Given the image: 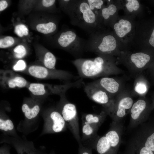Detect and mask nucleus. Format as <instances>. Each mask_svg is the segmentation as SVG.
<instances>
[{"label": "nucleus", "instance_id": "1", "mask_svg": "<svg viewBox=\"0 0 154 154\" xmlns=\"http://www.w3.org/2000/svg\"><path fill=\"white\" fill-rule=\"evenodd\" d=\"M66 12L70 23L90 35L105 29L99 15L90 9L86 0H64Z\"/></svg>", "mask_w": 154, "mask_h": 154}, {"label": "nucleus", "instance_id": "2", "mask_svg": "<svg viewBox=\"0 0 154 154\" xmlns=\"http://www.w3.org/2000/svg\"><path fill=\"white\" fill-rule=\"evenodd\" d=\"M90 58H79L72 60L80 78H95L118 74L123 72L118 67L114 56L99 54Z\"/></svg>", "mask_w": 154, "mask_h": 154}, {"label": "nucleus", "instance_id": "3", "mask_svg": "<svg viewBox=\"0 0 154 154\" xmlns=\"http://www.w3.org/2000/svg\"><path fill=\"white\" fill-rule=\"evenodd\" d=\"M124 49L112 31L105 29L90 35L84 51L113 56Z\"/></svg>", "mask_w": 154, "mask_h": 154}, {"label": "nucleus", "instance_id": "4", "mask_svg": "<svg viewBox=\"0 0 154 154\" xmlns=\"http://www.w3.org/2000/svg\"><path fill=\"white\" fill-rule=\"evenodd\" d=\"M153 54L141 51L132 52L126 49L121 51L117 58L135 77L142 73L154 62V54Z\"/></svg>", "mask_w": 154, "mask_h": 154}, {"label": "nucleus", "instance_id": "5", "mask_svg": "<svg viewBox=\"0 0 154 154\" xmlns=\"http://www.w3.org/2000/svg\"><path fill=\"white\" fill-rule=\"evenodd\" d=\"M123 130L122 122L112 121L109 129L103 136L98 137L93 149L98 154H117L121 142Z\"/></svg>", "mask_w": 154, "mask_h": 154}, {"label": "nucleus", "instance_id": "6", "mask_svg": "<svg viewBox=\"0 0 154 154\" xmlns=\"http://www.w3.org/2000/svg\"><path fill=\"white\" fill-rule=\"evenodd\" d=\"M134 18L126 15L123 17L117 15L110 25L124 49H127L133 37L136 23Z\"/></svg>", "mask_w": 154, "mask_h": 154}, {"label": "nucleus", "instance_id": "7", "mask_svg": "<svg viewBox=\"0 0 154 154\" xmlns=\"http://www.w3.org/2000/svg\"><path fill=\"white\" fill-rule=\"evenodd\" d=\"M57 42L60 46L76 59L81 58L86 41L79 37L73 30L68 28L60 33Z\"/></svg>", "mask_w": 154, "mask_h": 154}, {"label": "nucleus", "instance_id": "8", "mask_svg": "<svg viewBox=\"0 0 154 154\" xmlns=\"http://www.w3.org/2000/svg\"><path fill=\"white\" fill-rule=\"evenodd\" d=\"M153 109L151 103L145 97H140L133 103L130 109L128 128H134L147 121Z\"/></svg>", "mask_w": 154, "mask_h": 154}, {"label": "nucleus", "instance_id": "9", "mask_svg": "<svg viewBox=\"0 0 154 154\" xmlns=\"http://www.w3.org/2000/svg\"><path fill=\"white\" fill-rule=\"evenodd\" d=\"M133 103L132 94L124 89L115 97L113 110L109 115L113 121L121 122L129 113Z\"/></svg>", "mask_w": 154, "mask_h": 154}, {"label": "nucleus", "instance_id": "10", "mask_svg": "<svg viewBox=\"0 0 154 154\" xmlns=\"http://www.w3.org/2000/svg\"><path fill=\"white\" fill-rule=\"evenodd\" d=\"M61 113L67 125L79 144L82 143L80 134L78 118L76 107L62 96Z\"/></svg>", "mask_w": 154, "mask_h": 154}, {"label": "nucleus", "instance_id": "11", "mask_svg": "<svg viewBox=\"0 0 154 154\" xmlns=\"http://www.w3.org/2000/svg\"><path fill=\"white\" fill-rule=\"evenodd\" d=\"M83 86L84 91L88 98L102 105L104 107L103 110L109 115L113 110L114 99L112 98L104 89L90 82L84 83Z\"/></svg>", "mask_w": 154, "mask_h": 154}, {"label": "nucleus", "instance_id": "12", "mask_svg": "<svg viewBox=\"0 0 154 154\" xmlns=\"http://www.w3.org/2000/svg\"><path fill=\"white\" fill-rule=\"evenodd\" d=\"M134 134L142 145L154 153V119L141 124Z\"/></svg>", "mask_w": 154, "mask_h": 154}, {"label": "nucleus", "instance_id": "13", "mask_svg": "<svg viewBox=\"0 0 154 154\" xmlns=\"http://www.w3.org/2000/svg\"><path fill=\"white\" fill-rule=\"evenodd\" d=\"M90 82L104 89L114 99L124 90L121 81L113 78L102 77Z\"/></svg>", "mask_w": 154, "mask_h": 154}, {"label": "nucleus", "instance_id": "14", "mask_svg": "<svg viewBox=\"0 0 154 154\" xmlns=\"http://www.w3.org/2000/svg\"><path fill=\"white\" fill-rule=\"evenodd\" d=\"M107 5L104 6L99 13V16L103 26L109 27L114 19L118 15L119 9L121 8L120 2L106 1Z\"/></svg>", "mask_w": 154, "mask_h": 154}, {"label": "nucleus", "instance_id": "15", "mask_svg": "<svg viewBox=\"0 0 154 154\" xmlns=\"http://www.w3.org/2000/svg\"><path fill=\"white\" fill-rule=\"evenodd\" d=\"M82 123L81 143L84 146L93 149L94 145L99 137L97 133L100 127L83 122Z\"/></svg>", "mask_w": 154, "mask_h": 154}, {"label": "nucleus", "instance_id": "16", "mask_svg": "<svg viewBox=\"0 0 154 154\" xmlns=\"http://www.w3.org/2000/svg\"><path fill=\"white\" fill-rule=\"evenodd\" d=\"M123 154H154L134 137L130 139Z\"/></svg>", "mask_w": 154, "mask_h": 154}, {"label": "nucleus", "instance_id": "17", "mask_svg": "<svg viewBox=\"0 0 154 154\" xmlns=\"http://www.w3.org/2000/svg\"><path fill=\"white\" fill-rule=\"evenodd\" d=\"M133 92L140 97H145L149 88V81L142 73L135 77Z\"/></svg>", "mask_w": 154, "mask_h": 154}, {"label": "nucleus", "instance_id": "18", "mask_svg": "<svg viewBox=\"0 0 154 154\" xmlns=\"http://www.w3.org/2000/svg\"><path fill=\"white\" fill-rule=\"evenodd\" d=\"M108 115L107 112L104 110L99 114H84L82 116V122L100 127Z\"/></svg>", "mask_w": 154, "mask_h": 154}, {"label": "nucleus", "instance_id": "19", "mask_svg": "<svg viewBox=\"0 0 154 154\" xmlns=\"http://www.w3.org/2000/svg\"><path fill=\"white\" fill-rule=\"evenodd\" d=\"M121 3V8H123L126 15L134 17L141 10V5L139 1L137 0H127L123 1Z\"/></svg>", "mask_w": 154, "mask_h": 154}, {"label": "nucleus", "instance_id": "20", "mask_svg": "<svg viewBox=\"0 0 154 154\" xmlns=\"http://www.w3.org/2000/svg\"><path fill=\"white\" fill-rule=\"evenodd\" d=\"M50 117L54 121L52 131L58 133L65 129L67 124L60 113L56 111H53L50 114Z\"/></svg>", "mask_w": 154, "mask_h": 154}, {"label": "nucleus", "instance_id": "21", "mask_svg": "<svg viewBox=\"0 0 154 154\" xmlns=\"http://www.w3.org/2000/svg\"><path fill=\"white\" fill-rule=\"evenodd\" d=\"M56 24L53 22H49L46 23L39 24L36 26L37 31L44 34H48L54 32L56 30Z\"/></svg>", "mask_w": 154, "mask_h": 154}, {"label": "nucleus", "instance_id": "22", "mask_svg": "<svg viewBox=\"0 0 154 154\" xmlns=\"http://www.w3.org/2000/svg\"><path fill=\"white\" fill-rule=\"evenodd\" d=\"M22 110L26 117L30 119L37 116L39 112L40 108L37 105L30 108L27 104H24L22 106Z\"/></svg>", "mask_w": 154, "mask_h": 154}, {"label": "nucleus", "instance_id": "23", "mask_svg": "<svg viewBox=\"0 0 154 154\" xmlns=\"http://www.w3.org/2000/svg\"><path fill=\"white\" fill-rule=\"evenodd\" d=\"M86 1L91 10L99 16L100 12L102 8L105 6L104 4L106 1L86 0Z\"/></svg>", "mask_w": 154, "mask_h": 154}, {"label": "nucleus", "instance_id": "24", "mask_svg": "<svg viewBox=\"0 0 154 154\" xmlns=\"http://www.w3.org/2000/svg\"><path fill=\"white\" fill-rule=\"evenodd\" d=\"M29 91L33 95L36 96L42 95L46 93L44 85L38 83H31L29 87Z\"/></svg>", "mask_w": 154, "mask_h": 154}, {"label": "nucleus", "instance_id": "25", "mask_svg": "<svg viewBox=\"0 0 154 154\" xmlns=\"http://www.w3.org/2000/svg\"><path fill=\"white\" fill-rule=\"evenodd\" d=\"M56 59L54 55L50 52L45 54L44 63L45 66L49 69H54L56 64Z\"/></svg>", "mask_w": 154, "mask_h": 154}, {"label": "nucleus", "instance_id": "26", "mask_svg": "<svg viewBox=\"0 0 154 154\" xmlns=\"http://www.w3.org/2000/svg\"><path fill=\"white\" fill-rule=\"evenodd\" d=\"M8 84L10 88H14L16 87L23 88L26 86L27 81L22 77L17 76L9 80Z\"/></svg>", "mask_w": 154, "mask_h": 154}, {"label": "nucleus", "instance_id": "27", "mask_svg": "<svg viewBox=\"0 0 154 154\" xmlns=\"http://www.w3.org/2000/svg\"><path fill=\"white\" fill-rule=\"evenodd\" d=\"M14 128V125L12 121L8 119L4 120L0 119V129L5 131L11 130Z\"/></svg>", "mask_w": 154, "mask_h": 154}, {"label": "nucleus", "instance_id": "28", "mask_svg": "<svg viewBox=\"0 0 154 154\" xmlns=\"http://www.w3.org/2000/svg\"><path fill=\"white\" fill-rule=\"evenodd\" d=\"M15 33L19 36L22 37L24 35L27 36L29 34V30L23 24L16 25L15 28Z\"/></svg>", "mask_w": 154, "mask_h": 154}, {"label": "nucleus", "instance_id": "29", "mask_svg": "<svg viewBox=\"0 0 154 154\" xmlns=\"http://www.w3.org/2000/svg\"><path fill=\"white\" fill-rule=\"evenodd\" d=\"M14 42L13 38L11 36H7L0 40V48H5L12 46Z\"/></svg>", "mask_w": 154, "mask_h": 154}, {"label": "nucleus", "instance_id": "30", "mask_svg": "<svg viewBox=\"0 0 154 154\" xmlns=\"http://www.w3.org/2000/svg\"><path fill=\"white\" fill-rule=\"evenodd\" d=\"M14 56L17 58L23 57L26 54V49L24 46L19 45L16 47L14 49Z\"/></svg>", "mask_w": 154, "mask_h": 154}, {"label": "nucleus", "instance_id": "31", "mask_svg": "<svg viewBox=\"0 0 154 154\" xmlns=\"http://www.w3.org/2000/svg\"><path fill=\"white\" fill-rule=\"evenodd\" d=\"M17 149L19 154H42L32 147H18Z\"/></svg>", "mask_w": 154, "mask_h": 154}, {"label": "nucleus", "instance_id": "32", "mask_svg": "<svg viewBox=\"0 0 154 154\" xmlns=\"http://www.w3.org/2000/svg\"><path fill=\"white\" fill-rule=\"evenodd\" d=\"M78 154H92V149L86 147L81 143L79 144Z\"/></svg>", "mask_w": 154, "mask_h": 154}, {"label": "nucleus", "instance_id": "33", "mask_svg": "<svg viewBox=\"0 0 154 154\" xmlns=\"http://www.w3.org/2000/svg\"><path fill=\"white\" fill-rule=\"evenodd\" d=\"M26 67V65L25 61L22 60H20L13 66V69L15 71H20L24 70Z\"/></svg>", "mask_w": 154, "mask_h": 154}, {"label": "nucleus", "instance_id": "34", "mask_svg": "<svg viewBox=\"0 0 154 154\" xmlns=\"http://www.w3.org/2000/svg\"><path fill=\"white\" fill-rule=\"evenodd\" d=\"M55 1V0H43L42 4L45 7H49L53 6Z\"/></svg>", "mask_w": 154, "mask_h": 154}, {"label": "nucleus", "instance_id": "35", "mask_svg": "<svg viewBox=\"0 0 154 154\" xmlns=\"http://www.w3.org/2000/svg\"><path fill=\"white\" fill-rule=\"evenodd\" d=\"M152 80H154V62L147 69Z\"/></svg>", "mask_w": 154, "mask_h": 154}, {"label": "nucleus", "instance_id": "36", "mask_svg": "<svg viewBox=\"0 0 154 154\" xmlns=\"http://www.w3.org/2000/svg\"><path fill=\"white\" fill-rule=\"evenodd\" d=\"M148 42L151 47L154 48V28L150 34Z\"/></svg>", "mask_w": 154, "mask_h": 154}, {"label": "nucleus", "instance_id": "37", "mask_svg": "<svg viewBox=\"0 0 154 154\" xmlns=\"http://www.w3.org/2000/svg\"><path fill=\"white\" fill-rule=\"evenodd\" d=\"M8 6L7 2L5 0L0 1V11H1L5 9Z\"/></svg>", "mask_w": 154, "mask_h": 154}, {"label": "nucleus", "instance_id": "38", "mask_svg": "<svg viewBox=\"0 0 154 154\" xmlns=\"http://www.w3.org/2000/svg\"><path fill=\"white\" fill-rule=\"evenodd\" d=\"M0 154H9L8 150L5 149H1Z\"/></svg>", "mask_w": 154, "mask_h": 154}, {"label": "nucleus", "instance_id": "39", "mask_svg": "<svg viewBox=\"0 0 154 154\" xmlns=\"http://www.w3.org/2000/svg\"><path fill=\"white\" fill-rule=\"evenodd\" d=\"M152 102H151L153 109H154V92L153 93L151 97Z\"/></svg>", "mask_w": 154, "mask_h": 154}, {"label": "nucleus", "instance_id": "40", "mask_svg": "<svg viewBox=\"0 0 154 154\" xmlns=\"http://www.w3.org/2000/svg\"><path fill=\"white\" fill-rule=\"evenodd\" d=\"M152 82H153V84H154V80H152Z\"/></svg>", "mask_w": 154, "mask_h": 154}, {"label": "nucleus", "instance_id": "41", "mask_svg": "<svg viewBox=\"0 0 154 154\" xmlns=\"http://www.w3.org/2000/svg\"><path fill=\"white\" fill-rule=\"evenodd\" d=\"M51 154H55L54 153H51Z\"/></svg>", "mask_w": 154, "mask_h": 154}]
</instances>
